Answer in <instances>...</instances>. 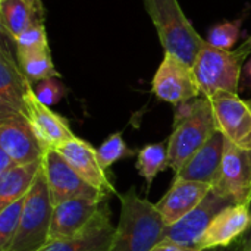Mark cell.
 Returning <instances> with one entry per match:
<instances>
[{"mask_svg":"<svg viewBox=\"0 0 251 251\" xmlns=\"http://www.w3.org/2000/svg\"><path fill=\"white\" fill-rule=\"evenodd\" d=\"M53 200L46 182L43 169L25 197L18 232L7 251H40L49 244V234L53 216Z\"/></svg>","mask_w":251,"mask_h":251,"instance_id":"cell-4","label":"cell"},{"mask_svg":"<svg viewBox=\"0 0 251 251\" xmlns=\"http://www.w3.org/2000/svg\"><path fill=\"white\" fill-rule=\"evenodd\" d=\"M241 81H243L244 87L251 88V56L249 57V60L244 63V66H243V75H241Z\"/></svg>","mask_w":251,"mask_h":251,"instance_id":"cell-32","label":"cell"},{"mask_svg":"<svg viewBox=\"0 0 251 251\" xmlns=\"http://www.w3.org/2000/svg\"><path fill=\"white\" fill-rule=\"evenodd\" d=\"M46 12L40 0H0V34L9 43L29 28L44 25Z\"/></svg>","mask_w":251,"mask_h":251,"instance_id":"cell-18","label":"cell"},{"mask_svg":"<svg viewBox=\"0 0 251 251\" xmlns=\"http://www.w3.org/2000/svg\"><path fill=\"white\" fill-rule=\"evenodd\" d=\"M41 169V160L16 165L9 172L0 175V209L18 201L29 193Z\"/></svg>","mask_w":251,"mask_h":251,"instance_id":"cell-22","label":"cell"},{"mask_svg":"<svg viewBox=\"0 0 251 251\" xmlns=\"http://www.w3.org/2000/svg\"><path fill=\"white\" fill-rule=\"evenodd\" d=\"M113 237L115 228L110 222V212L107 206L82 234L71 240L49 243L40 251H110Z\"/></svg>","mask_w":251,"mask_h":251,"instance_id":"cell-20","label":"cell"},{"mask_svg":"<svg viewBox=\"0 0 251 251\" xmlns=\"http://www.w3.org/2000/svg\"><path fill=\"white\" fill-rule=\"evenodd\" d=\"M25 206V197L0 209V251H7L13 241Z\"/></svg>","mask_w":251,"mask_h":251,"instance_id":"cell-24","label":"cell"},{"mask_svg":"<svg viewBox=\"0 0 251 251\" xmlns=\"http://www.w3.org/2000/svg\"><path fill=\"white\" fill-rule=\"evenodd\" d=\"M121 200V213L110 251H151L162 243L166 225L156 204L137 194L131 187Z\"/></svg>","mask_w":251,"mask_h":251,"instance_id":"cell-1","label":"cell"},{"mask_svg":"<svg viewBox=\"0 0 251 251\" xmlns=\"http://www.w3.org/2000/svg\"><path fill=\"white\" fill-rule=\"evenodd\" d=\"M135 151L128 149V146L125 144L121 132H115L112 134L99 149H97V156L100 160V165L103 166V169H109L113 163L125 159V157H131L134 156Z\"/></svg>","mask_w":251,"mask_h":251,"instance_id":"cell-25","label":"cell"},{"mask_svg":"<svg viewBox=\"0 0 251 251\" xmlns=\"http://www.w3.org/2000/svg\"><path fill=\"white\" fill-rule=\"evenodd\" d=\"M34 93L41 103L51 107L65 97L66 88L62 84V81H59V78H49L37 82L34 85Z\"/></svg>","mask_w":251,"mask_h":251,"instance_id":"cell-27","label":"cell"},{"mask_svg":"<svg viewBox=\"0 0 251 251\" xmlns=\"http://www.w3.org/2000/svg\"><path fill=\"white\" fill-rule=\"evenodd\" d=\"M13 166H16V163L13 162V159L4 150L0 149V175L9 172Z\"/></svg>","mask_w":251,"mask_h":251,"instance_id":"cell-30","label":"cell"},{"mask_svg":"<svg viewBox=\"0 0 251 251\" xmlns=\"http://www.w3.org/2000/svg\"><path fill=\"white\" fill-rule=\"evenodd\" d=\"M41 169L54 206L75 199L91 201L107 200V196L90 185L56 149H47L44 151Z\"/></svg>","mask_w":251,"mask_h":251,"instance_id":"cell-6","label":"cell"},{"mask_svg":"<svg viewBox=\"0 0 251 251\" xmlns=\"http://www.w3.org/2000/svg\"><path fill=\"white\" fill-rule=\"evenodd\" d=\"M213 190L232 204L251 203V150L228 141Z\"/></svg>","mask_w":251,"mask_h":251,"instance_id":"cell-8","label":"cell"},{"mask_svg":"<svg viewBox=\"0 0 251 251\" xmlns=\"http://www.w3.org/2000/svg\"><path fill=\"white\" fill-rule=\"evenodd\" d=\"M32 84L21 71L16 59L12 56L9 41L1 37L0 44V115L22 113L24 96Z\"/></svg>","mask_w":251,"mask_h":251,"instance_id":"cell-16","label":"cell"},{"mask_svg":"<svg viewBox=\"0 0 251 251\" xmlns=\"http://www.w3.org/2000/svg\"><path fill=\"white\" fill-rule=\"evenodd\" d=\"M250 226V206L229 204L213 218L197 247L204 251L231 247L244 237Z\"/></svg>","mask_w":251,"mask_h":251,"instance_id":"cell-14","label":"cell"},{"mask_svg":"<svg viewBox=\"0 0 251 251\" xmlns=\"http://www.w3.org/2000/svg\"><path fill=\"white\" fill-rule=\"evenodd\" d=\"M151 90L159 100L175 107L201 96L193 66L171 53L163 54L153 76Z\"/></svg>","mask_w":251,"mask_h":251,"instance_id":"cell-7","label":"cell"},{"mask_svg":"<svg viewBox=\"0 0 251 251\" xmlns=\"http://www.w3.org/2000/svg\"><path fill=\"white\" fill-rule=\"evenodd\" d=\"M212 188L213 185L210 184L175 178L168 193L156 203L165 225L171 226L193 212L207 197Z\"/></svg>","mask_w":251,"mask_h":251,"instance_id":"cell-15","label":"cell"},{"mask_svg":"<svg viewBox=\"0 0 251 251\" xmlns=\"http://www.w3.org/2000/svg\"><path fill=\"white\" fill-rule=\"evenodd\" d=\"M218 131L210 100L204 96L176 106L174 128L168 140L169 169L175 174Z\"/></svg>","mask_w":251,"mask_h":251,"instance_id":"cell-2","label":"cell"},{"mask_svg":"<svg viewBox=\"0 0 251 251\" xmlns=\"http://www.w3.org/2000/svg\"><path fill=\"white\" fill-rule=\"evenodd\" d=\"M229 204L232 203L212 188L207 197L193 212L166 228L162 243H172L187 247L197 246L213 218Z\"/></svg>","mask_w":251,"mask_h":251,"instance_id":"cell-11","label":"cell"},{"mask_svg":"<svg viewBox=\"0 0 251 251\" xmlns=\"http://www.w3.org/2000/svg\"><path fill=\"white\" fill-rule=\"evenodd\" d=\"M135 168L138 175L143 176L147 182V187L156 179V176L169 168V156H168V144L156 143L147 144L137 153Z\"/></svg>","mask_w":251,"mask_h":251,"instance_id":"cell-23","label":"cell"},{"mask_svg":"<svg viewBox=\"0 0 251 251\" xmlns=\"http://www.w3.org/2000/svg\"><path fill=\"white\" fill-rule=\"evenodd\" d=\"M218 131L237 147L251 150V99L221 91L209 97Z\"/></svg>","mask_w":251,"mask_h":251,"instance_id":"cell-9","label":"cell"},{"mask_svg":"<svg viewBox=\"0 0 251 251\" xmlns=\"http://www.w3.org/2000/svg\"><path fill=\"white\" fill-rule=\"evenodd\" d=\"M0 149L16 165H28L43 159L44 147L22 113L0 115Z\"/></svg>","mask_w":251,"mask_h":251,"instance_id":"cell-10","label":"cell"},{"mask_svg":"<svg viewBox=\"0 0 251 251\" xmlns=\"http://www.w3.org/2000/svg\"><path fill=\"white\" fill-rule=\"evenodd\" d=\"M191 66L201 96L209 99L221 91L238 94L244 59L235 50H222L206 43Z\"/></svg>","mask_w":251,"mask_h":251,"instance_id":"cell-5","label":"cell"},{"mask_svg":"<svg viewBox=\"0 0 251 251\" xmlns=\"http://www.w3.org/2000/svg\"><path fill=\"white\" fill-rule=\"evenodd\" d=\"M66 162L94 188L106 196L116 193L106 175V169L100 165L97 150L82 138H72L56 149Z\"/></svg>","mask_w":251,"mask_h":251,"instance_id":"cell-17","label":"cell"},{"mask_svg":"<svg viewBox=\"0 0 251 251\" xmlns=\"http://www.w3.org/2000/svg\"><path fill=\"white\" fill-rule=\"evenodd\" d=\"M235 51H237V54L240 56V57H243L244 60L247 59V57H250L251 56V35L250 37H247V40L238 47V49H235Z\"/></svg>","mask_w":251,"mask_h":251,"instance_id":"cell-33","label":"cell"},{"mask_svg":"<svg viewBox=\"0 0 251 251\" xmlns=\"http://www.w3.org/2000/svg\"><path fill=\"white\" fill-rule=\"evenodd\" d=\"M24 116L28 119L44 150L57 149L76 137L63 116L38 100L34 93V85L28 87L24 96Z\"/></svg>","mask_w":251,"mask_h":251,"instance_id":"cell-13","label":"cell"},{"mask_svg":"<svg viewBox=\"0 0 251 251\" xmlns=\"http://www.w3.org/2000/svg\"><path fill=\"white\" fill-rule=\"evenodd\" d=\"M228 140L221 131H216L206 144L193 154V157L182 166L181 171L175 174L178 179L196 181L213 185Z\"/></svg>","mask_w":251,"mask_h":251,"instance_id":"cell-19","label":"cell"},{"mask_svg":"<svg viewBox=\"0 0 251 251\" xmlns=\"http://www.w3.org/2000/svg\"><path fill=\"white\" fill-rule=\"evenodd\" d=\"M250 210H251V203H250ZM238 246H235L237 251H251V226L250 229L244 234V237L241 240L237 241Z\"/></svg>","mask_w":251,"mask_h":251,"instance_id":"cell-31","label":"cell"},{"mask_svg":"<svg viewBox=\"0 0 251 251\" xmlns=\"http://www.w3.org/2000/svg\"><path fill=\"white\" fill-rule=\"evenodd\" d=\"M151 251H204L199 249L197 246L194 247H187V246H178V244H172V243H160L157 244Z\"/></svg>","mask_w":251,"mask_h":251,"instance_id":"cell-29","label":"cell"},{"mask_svg":"<svg viewBox=\"0 0 251 251\" xmlns=\"http://www.w3.org/2000/svg\"><path fill=\"white\" fill-rule=\"evenodd\" d=\"M241 35V19L215 25L206 38L209 44L222 50H232Z\"/></svg>","mask_w":251,"mask_h":251,"instance_id":"cell-26","label":"cell"},{"mask_svg":"<svg viewBox=\"0 0 251 251\" xmlns=\"http://www.w3.org/2000/svg\"><path fill=\"white\" fill-rule=\"evenodd\" d=\"M40 44H49L44 25H35L29 28L15 43V46H40Z\"/></svg>","mask_w":251,"mask_h":251,"instance_id":"cell-28","label":"cell"},{"mask_svg":"<svg viewBox=\"0 0 251 251\" xmlns=\"http://www.w3.org/2000/svg\"><path fill=\"white\" fill-rule=\"evenodd\" d=\"M165 53L193 65L206 40L196 31L178 0H143Z\"/></svg>","mask_w":251,"mask_h":251,"instance_id":"cell-3","label":"cell"},{"mask_svg":"<svg viewBox=\"0 0 251 251\" xmlns=\"http://www.w3.org/2000/svg\"><path fill=\"white\" fill-rule=\"evenodd\" d=\"M107 207V201L75 199L63 201L53 209L49 243L71 240L82 234Z\"/></svg>","mask_w":251,"mask_h":251,"instance_id":"cell-12","label":"cell"},{"mask_svg":"<svg viewBox=\"0 0 251 251\" xmlns=\"http://www.w3.org/2000/svg\"><path fill=\"white\" fill-rule=\"evenodd\" d=\"M16 62L26 76V79L35 85L40 81L49 78H60L59 71L54 68L49 44L40 46H15Z\"/></svg>","mask_w":251,"mask_h":251,"instance_id":"cell-21","label":"cell"}]
</instances>
